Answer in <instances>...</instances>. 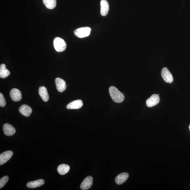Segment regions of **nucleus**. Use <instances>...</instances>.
<instances>
[{
    "label": "nucleus",
    "instance_id": "1",
    "mask_svg": "<svg viewBox=\"0 0 190 190\" xmlns=\"http://www.w3.org/2000/svg\"><path fill=\"white\" fill-rule=\"evenodd\" d=\"M109 90L110 95L114 102L120 103L124 101L125 98L124 95L117 88L114 86H111L109 88Z\"/></svg>",
    "mask_w": 190,
    "mask_h": 190
},
{
    "label": "nucleus",
    "instance_id": "2",
    "mask_svg": "<svg viewBox=\"0 0 190 190\" xmlns=\"http://www.w3.org/2000/svg\"><path fill=\"white\" fill-rule=\"evenodd\" d=\"M53 44L55 50L59 52L64 51L66 48V42L63 39L60 38H55L54 40Z\"/></svg>",
    "mask_w": 190,
    "mask_h": 190
},
{
    "label": "nucleus",
    "instance_id": "3",
    "mask_svg": "<svg viewBox=\"0 0 190 190\" xmlns=\"http://www.w3.org/2000/svg\"><path fill=\"white\" fill-rule=\"evenodd\" d=\"M91 29L88 27L79 28L74 31L75 35L80 38L86 37L90 35Z\"/></svg>",
    "mask_w": 190,
    "mask_h": 190
},
{
    "label": "nucleus",
    "instance_id": "4",
    "mask_svg": "<svg viewBox=\"0 0 190 190\" xmlns=\"http://www.w3.org/2000/svg\"><path fill=\"white\" fill-rule=\"evenodd\" d=\"M161 76L166 83H171L173 81V77L167 68L165 67L162 69Z\"/></svg>",
    "mask_w": 190,
    "mask_h": 190
},
{
    "label": "nucleus",
    "instance_id": "5",
    "mask_svg": "<svg viewBox=\"0 0 190 190\" xmlns=\"http://www.w3.org/2000/svg\"><path fill=\"white\" fill-rule=\"evenodd\" d=\"M159 101V95L156 94H153L146 100V105L148 107H152L158 104Z\"/></svg>",
    "mask_w": 190,
    "mask_h": 190
},
{
    "label": "nucleus",
    "instance_id": "6",
    "mask_svg": "<svg viewBox=\"0 0 190 190\" xmlns=\"http://www.w3.org/2000/svg\"><path fill=\"white\" fill-rule=\"evenodd\" d=\"M13 152L11 151H7L3 152L0 155V165L5 164L11 158Z\"/></svg>",
    "mask_w": 190,
    "mask_h": 190
},
{
    "label": "nucleus",
    "instance_id": "7",
    "mask_svg": "<svg viewBox=\"0 0 190 190\" xmlns=\"http://www.w3.org/2000/svg\"><path fill=\"white\" fill-rule=\"evenodd\" d=\"M93 179L91 176H88L84 179L80 185V188L83 190L89 189L92 186Z\"/></svg>",
    "mask_w": 190,
    "mask_h": 190
},
{
    "label": "nucleus",
    "instance_id": "8",
    "mask_svg": "<svg viewBox=\"0 0 190 190\" xmlns=\"http://www.w3.org/2000/svg\"><path fill=\"white\" fill-rule=\"evenodd\" d=\"M55 84L57 90L60 92H62L66 89L65 81L64 80L57 77L55 79Z\"/></svg>",
    "mask_w": 190,
    "mask_h": 190
},
{
    "label": "nucleus",
    "instance_id": "9",
    "mask_svg": "<svg viewBox=\"0 0 190 190\" xmlns=\"http://www.w3.org/2000/svg\"><path fill=\"white\" fill-rule=\"evenodd\" d=\"M3 130L5 135L8 136L13 135L16 133V129L9 124H4L3 126Z\"/></svg>",
    "mask_w": 190,
    "mask_h": 190
},
{
    "label": "nucleus",
    "instance_id": "10",
    "mask_svg": "<svg viewBox=\"0 0 190 190\" xmlns=\"http://www.w3.org/2000/svg\"><path fill=\"white\" fill-rule=\"evenodd\" d=\"M10 96L12 100L14 101H20L22 98L20 90L16 88H13L11 90Z\"/></svg>",
    "mask_w": 190,
    "mask_h": 190
},
{
    "label": "nucleus",
    "instance_id": "11",
    "mask_svg": "<svg viewBox=\"0 0 190 190\" xmlns=\"http://www.w3.org/2000/svg\"><path fill=\"white\" fill-rule=\"evenodd\" d=\"M100 13L103 16H106L108 13L109 10V5L108 2L106 0H101L100 2Z\"/></svg>",
    "mask_w": 190,
    "mask_h": 190
},
{
    "label": "nucleus",
    "instance_id": "12",
    "mask_svg": "<svg viewBox=\"0 0 190 190\" xmlns=\"http://www.w3.org/2000/svg\"><path fill=\"white\" fill-rule=\"evenodd\" d=\"M83 105V101L77 100L72 101L67 106L68 109H78L81 108Z\"/></svg>",
    "mask_w": 190,
    "mask_h": 190
},
{
    "label": "nucleus",
    "instance_id": "13",
    "mask_svg": "<svg viewBox=\"0 0 190 190\" xmlns=\"http://www.w3.org/2000/svg\"><path fill=\"white\" fill-rule=\"evenodd\" d=\"M129 176V174L127 172H123L118 175L115 179L116 184L120 185L123 184L127 180Z\"/></svg>",
    "mask_w": 190,
    "mask_h": 190
},
{
    "label": "nucleus",
    "instance_id": "14",
    "mask_svg": "<svg viewBox=\"0 0 190 190\" xmlns=\"http://www.w3.org/2000/svg\"><path fill=\"white\" fill-rule=\"evenodd\" d=\"M19 111L20 113L27 117L29 116L31 114L32 110L31 108L26 105H21L19 108Z\"/></svg>",
    "mask_w": 190,
    "mask_h": 190
},
{
    "label": "nucleus",
    "instance_id": "15",
    "mask_svg": "<svg viewBox=\"0 0 190 190\" xmlns=\"http://www.w3.org/2000/svg\"><path fill=\"white\" fill-rule=\"evenodd\" d=\"M44 181L43 179H39L36 181L28 182L27 187L29 188H34L42 186L44 184Z\"/></svg>",
    "mask_w": 190,
    "mask_h": 190
},
{
    "label": "nucleus",
    "instance_id": "16",
    "mask_svg": "<svg viewBox=\"0 0 190 190\" xmlns=\"http://www.w3.org/2000/svg\"><path fill=\"white\" fill-rule=\"evenodd\" d=\"M39 94L43 101L47 102L49 99V96L47 88L44 86H41L39 88Z\"/></svg>",
    "mask_w": 190,
    "mask_h": 190
},
{
    "label": "nucleus",
    "instance_id": "17",
    "mask_svg": "<svg viewBox=\"0 0 190 190\" xmlns=\"http://www.w3.org/2000/svg\"><path fill=\"white\" fill-rule=\"evenodd\" d=\"M10 72L6 68L5 64H2L0 66V77L2 78H5L9 76Z\"/></svg>",
    "mask_w": 190,
    "mask_h": 190
},
{
    "label": "nucleus",
    "instance_id": "18",
    "mask_svg": "<svg viewBox=\"0 0 190 190\" xmlns=\"http://www.w3.org/2000/svg\"><path fill=\"white\" fill-rule=\"evenodd\" d=\"M57 171L61 175L66 174L70 170V167L66 164H61L57 168Z\"/></svg>",
    "mask_w": 190,
    "mask_h": 190
},
{
    "label": "nucleus",
    "instance_id": "19",
    "mask_svg": "<svg viewBox=\"0 0 190 190\" xmlns=\"http://www.w3.org/2000/svg\"><path fill=\"white\" fill-rule=\"evenodd\" d=\"M46 8L49 9H53L55 8L57 5V0H43Z\"/></svg>",
    "mask_w": 190,
    "mask_h": 190
},
{
    "label": "nucleus",
    "instance_id": "20",
    "mask_svg": "<svg viewBox=\"0 0 190 190\" xmlns=\"http://www.w3.org/2000/svg\"><path fill=\"white\" fill-rule=\"evenodd\" d=\"M8 176H4L0 180V188L1 189L8 182Z\"/></svg>",
    "mask_w": 190,
    "mask_h": 190
},
{
    "label": "nucleus",
    "instance_id": "21",
    "mask_svg": "<svg viewBox=\"0 0 190 190\" xmlns=\"http://www.w3.org/2000/svg\"><path fill=\"white\" fill-rule=\"evenodd\" d=\"M6 104V101L5 98L3 96V94L0 93V106L1 107H4Z\"/></svg>",
    "mask_w": 190,
    "mask_h": 190
},
{
    "label": "nucleus",
    "instance_id": "22",
    "mask_svg": "<svg viewBox=\"0 0 190 190\" xmlns=\"http://www.w3.org/2000/svg\"><path fill=\"white\" fill-rule=\"evenodd\" d=\"M189 129L190 131V124L189 126Z\"/></svg>",
    "mask_w": 190,
    "mask_h": 190
}]
</instances>
